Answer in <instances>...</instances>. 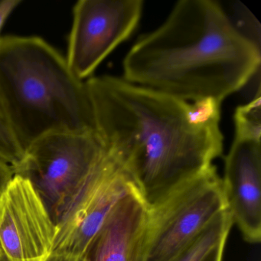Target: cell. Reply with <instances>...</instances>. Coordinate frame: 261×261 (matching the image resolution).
Masks as SVG:
<instances>
[{"label": "cell", "mask_w": 261, "mask_h": 261, "mask_svg": "<svg viewBox=\"0 0 261 261\" xmlns=\"http://www.w3.org/2000/svg\"><path fill=\"white\" fill-rule=\"evenodd\" d=\"M85 84L96 133L148 207L205 172L222 154L221 102L187 101L111 75Z\"/></svg>", "instance_id": "cell-1"}, {"label": "cell", "mask_w": 261, "mask_h": 261, "mask_svg": "<svg viewBox=\"0 0 261 261\" xmlns=\"http://www.w3.org/2000/svg\"><path fill=\"white\" fill-rule=\"evenodd\" d=\"M260 47L213 0H181L125 56L123 79L187 101L224 99L259 71Z\"/></svg>", "instance_id": "cell-2"}, {"label": "cell", "mask_w": 261, "mask_h": 261, "mask_svg": "<svg viewBox=\"0 0 261 261\" xmlns=\"http://www.w3.org/2000/svg\"><path fill=\"white\" fill-rule=\"evenodd\" d=\"M0 100L24 153L53 133L96 132L85 82L39 36L0 37Z\"/></svg>", "instance_id": "cell-3"}, {"label": "cell", "mask_w": 261, "mask_h": 261, "mask_svg": "<svg viewBox=\"0 0 261 261\" xmlns=\"http://www.w3.org/2000/svg\"><path fill=\"white\" fill-rule=\"evenodd\" d=\"M105 151L96 132L53 133L29 146L14 172L31 181L56 224Z\"/></svg>", "instance_id": "cell-4"}, {"label": "cell", "mask_w": 261, "mask_h": 261, "mask_svg": "<svg viewBox=\"0 0 261 261\" xmlns=\"http://www.w3.org/2000/svg\"><path fill=\"white\" fill-rule=\"evenodd\" d=\"M224 210L222 180L213 165L149 207L143 261H170Z\"/></svg>", "instance_id": "cell-5"}, {"label": "cell", "mask_w": 261, "mask_h": 261, "mask_svg": "<svg viewBox=\"0 0 261 261\" xmlns=\"http://www.w3.org/2000/svg\"><path fill=\"white\" fill-rule=\"evenodd\" d=\"M137 191L129 174L106 149L56 222L53 255L84 257L118 204Z\"/></svg>", "instance_id": "cell-6"}, {"label": "cell", "mask_w": 261, "mask_h": 261, "mask_svg": "<svg viewBox=\"0 0 261 261\" xmlns=\"http://www.w3.org/2000/svg\"><path fill=\"white\" fill-rule=\"evenodd\" d=\"M142 0H80L72 10L67 63L81 81L88 80L97 67L138 25Z\"/></svg>", "instance_id": "cell-7"}, {"label": "cell", "mask_w": 261, "mask_h": 261, "mask_svg": "<svg viewBox=\"0 0 261 261\" xmlns=\"http://www.w3.org/2000/svg\"><path fill=\"white\" fill-rule=\"evenodd\" d=\"M57 232L31 181L14 174L0 195V256L8 261H48Z\"/></svg>", "instance_id": "cell-8"}, {"label": "cell", "mask_w": 261, "mask_h": 261, "mask_svg": "<svg viewBox=\"0 0 261 261\" xmlns=\"http://www.w3.org/2000/svg\"><path fill=\"white\" fill-rule=\"evenodd\" d=\"M221 180L233 224L246 241L260 242V142L234 138L224 160Z\"/></svg>", "instance_id": "cell-9"}, {"label": "cell", "mask_w": 261, "mask_h": 261, "mask_svg": "<svg viewBox=\"0 0 261 261\" xmlns=\"http://www.w3.org/2000/svg\"><path fill=\"white\" fill-rule=\"evenodd\" d=\"M149 207L139 192L117 206L85 256L88 261H143Z\"/></svg>", "instance_id": "cell-10"}, {"label": "cell", "mask_w": 261, "mask_h": 261, "mask_svg": "<svg viewBox=\"0 0 261 261\" xmlns=\"http://www.w3.org/2000/svg\"><path fill=\"white\" fill-rule=\"evenodd\" d=\"M233 221L228 211L218 214L202 232L170 261H201L217 245L226 241Z\"/></svg>", "instance_id": "cell-11"}, {"label": "cell", "mask_w": 261, "mask_h": 261, "mask_svg": "<svg viewBox=\"0 0 261 261\" xmlns=\"http://www.w3.org/2000/svg\"><path fill=\"white\" fill-rule=\"evenodd\" d=\"M235 138L260 142V89L248 103L238 107L235 111Z\"/></svg>", "instance_id": "cell-12"}, {"label": "cell", "mask_w": 261, "mask_h": 261, "mask_svg": "<svg viewBox=\"0 0 261 261\" xmlns=\"http://www.w3.org/2000/svg\"><path fill=\"white\" fill-rule=\"evenodd\" d=\"M24 155V151L13 134L0 100V156L15 169L22 163Z\"/></svg>", "instance_id": "cell-13"}, {"label": "cell", "mask_w": 261, "mask_h": 261, "mask_svg": "<svg viewBox=\"0 0 261 261\" xmlns=\"http://www.w3.org/2000/svg\"><path fill=\"white\" fill-rule=\"evenodd\" d=\"M22 0H4L0 1V33L10 15L22 4ZM1 37V36H0Z\"/></svg>", "instance_id": "cell-14"}, {"label": "cell", "mask_w": 261, "mask_h": 261, "mask_svg": "<svg viewBox=\"0 0 261 261\" xmlns=\"http://www.w3.org/2000/svg\"><path fill=\"white\" fill-rule=\"evenodd\" d=\"M14 174L13 166L0 156V195Z\"/></svg>", "instance_id": "cell-15"}, {"label": "cell", "mask_w": 261, "mask_h": 261, "mask_svg": "<svg viewBox=\"0 0 261 261\" xmlns=\"http://www.w3.org/2000/svg\"><path fill=\"white\" fill-rule=\"evenodd\" d=\"M226 241L220 243L201 261H222Z\"/></svg>", "instance_id": "cell-16"}, {"label": "cell", "mask_w": 261, "mask_h": 261, "mask_svg": "<svg viewBox=\"0 0 261 261\" xmlns=\"http://www.w3.org/2000/svg\"><path fill=\"white\" fill-rule=\"evenodd\" d=\"M80 259L71 257L68 256H61V255H51L48 261H79ZM0 261H8L4 256H0Z\"/></svg>", "instance_id": "cell-17"}, {"label": "cell", "mask_w": 261, "mask_h": 261, "mask_svg": "<svg viewBox=\"0 0 261 261\" xmlns=\"http://www.w3.org/2000/svg\"><path fill=\"white\" fill-rule=\"evenodd\" d=\"M79 261H88V259H87L86 256H84V257L81 258L80 259H79Z\"/></svg>", "instance_id": "cell-18"}]
</instances>
